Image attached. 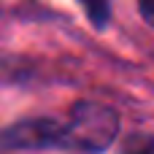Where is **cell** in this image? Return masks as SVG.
Listing matches in <instances>:
<instances>
[{
  "mask_svg": "<svg viewBox=\"0 0 154 154\" xmlns=\"http://www.w3.org/2000/svg\"><path fill=\"white\" fill-rule=\"evenodd\" d=\"M119 135V114L103 103H76L65 116H30L0 130V152L62 149L100 154Z\"/></svg>",
  "mask_w": 154,
  "mask_h": 154,
  "instance_id": "obj_1",
  "label": "cell"
},
{
  "mask_svg": "<svg viewBox=\"0 0 154 154\" xmlns=\"http://www.w3.org/2000/svg\"><path fill=\"white\" fill-rule=\"evenodd\" d=\"M138 11H141L143 22L154 27V0H138Z\"/></svg>",
  "mask_w": 154,
  "mask_h": 154,
  "instance_id": "obj_2",
  "label": "cell"
}]
</instances>
